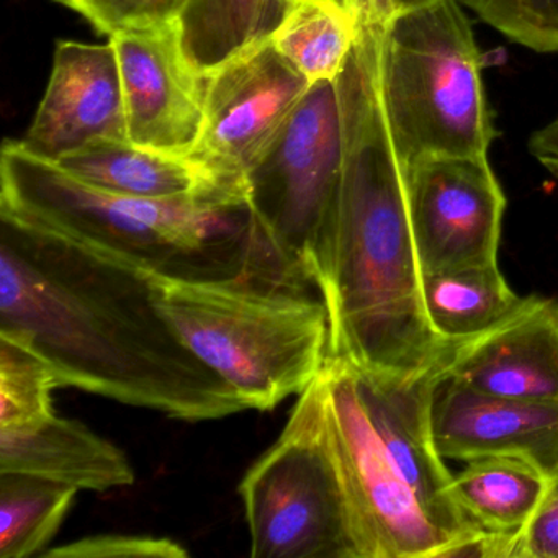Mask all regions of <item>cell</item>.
Listing matches in <instances>:
<instances>
[{"label": "cell", "instance_id": "cell-1", "mask_svg": "<svg viewBox=\"0 0 558 558\" xmlns=\"http://www.w3.org/2000/svg\"><path fill=\"white\" fill-rule=\"evenodd\" d=\"M0 335L37 351L74 387L174 420L246 410L187 348L148 270L45 228L0 217Z\"/></svg>", "mask_w": 558, "mask_h": 558}, {"label": "cell", "instance_id": "cell-2", "mask_svg": "<svg viewBox=\"0 0 558 558\" xmlns=\"http://www.w3.org/2000/svg\"><path fill=\"white\" fill-rule=\"evenodd\" d=\"M378 54L380 31H361L336 81L341 181L308 279L328 308L331 357L398 377L444 374L457 344L440 339L424 312L407 168L385 116Z\"/></svg>", "mask_w": 558, "mask_h": 558}, {"label": "cell", "instance_id": "cell-3", "mask_svg": "<svg viewBox=\"0 0 558 558\" xmlns=\"http://www.w3.org/2000/svg\"><path fill=\"white\" fill-rule=\"evenodd\" d=\"M0 217L45 228L143 269L182 279L287 277L292 264L250 207L220 198L146 201L110 194L5 140Z\"/></svg>", "mask_w": 558, "mask_h": 558}, {"label": "cell", "instance_id": "cell-4", "mask_svg": "<svg viewBox=\"0 0 558 558\" xmlns=\"http://www.w3.org/2000/svg\"><path fill=\"white\" fill-rule=\"evenodd\" d=\"M148 274L168 322L246 410L270 411L302 393L331 359L328 308L306 293V282Z\"/></svg>", "mask_w": 558, "mask_h": 558}, {"label": "cell", "instance_id": "cell-5", "mask_svg": "<svg viewBox=\"0 0 558 558\" xmlns=\"http://www.w3.org/2000/svg\"><path fill=\"white\" fill-rule=\"evenodd\" d=\"M378 77L404 168L437 156H488L496 129L482 54L460 0L397 11L380 31Z\"/></svg>", "mask_w": 558, "mask_h": 558}, {"label": "cell", "instance_id": "cell-6", "mask_svg": "<svg viewBox=\"0 0 558 558\" xmlns=\"http://www.w3.org/2000/svg\"><path fill=\"white\" fill-rule=\"evenodd\" d=\"M253 558H361L328 439L325 378L299 395L277 442L240 485Z\"/></svg>", "mask_w": 558, "mask_h": 558}, {"label": "cell", "instance_id": "cell-7", "mask_svg": "<svg viewBox=\"0 0 558 558\" xmlns=\"http://www.w3.org/2000/svg\"><path fill=\"white\" fill-rule=\"evenodd\" d=\"M323 378L326 430L348 493L361 558L446 557L449 538L391 465L351 362L329 359Z\"/></svg>", "mask_w": 558, "mask_h": 558}, {"label": "cell", "instance_id": "cell-8", "mask_svg": "<svg viewBox=\"0 0 558 558\" xmlns=\"http://www.w3.org/2000/svg\"><path fill=\"white\" fill-rule=\"evenodd\" d=\"M336 81L310 87L250 182L251 211L306 279L310 260L331 221L341 181L342 122Z\"/></svg>", "mask_w": 558, "mask_h": 558}, {"label": "cell", "instance_id": "cell-9", "mask_svg": "<svg viewBox=\"0 0 558 558\" xmlns=\"http://www.w3.org/2000/svg\"><path fill=\"white\" fill-rule=\"evenodd\" d=\"M312 84L269 35L205 73V120L189 158L250 205L251 175L266 161ZM251 208V207H250Z\"/></svg>", "mask_w": 558, "mask_h": 558}, {"label": "cell", "instance_id": "cell-10", "mask_svg": "<svg viewBox=\"0 0 558 558\" xmlns=\"http://www.w3.org/2000/svg\"><path fill=\"white\" fill-rule=\"evenodd\" d=\"M421 272L496 263L506 198L488 156H437L407 169Z\"/></svg>", "mask_w": 558, "mask_h": 558}, {"label": "cell", "instance_id": "cell-11", "mask_svg": "<svg viewBox=\"0 0 558 558\" xmlns=\"http://www.w3.org/2000/svg\"><path fill=\"white\" fill-rule=\"evenodd\" d=\"M122 76L130 142L189 158L205 120V74L185 47L181 21L109 38Z\"/></svg>", "mask_w": 558, "mask_h": 558}, {"label": "cell", "instance_id": "cell-12", "mask_svg": "<svg viewBox=\"0 0 558 558\" xmlns=\"http://www.w3.org/2000/svg\"><path fill=\"white\" fill-rule=\"evenodd\" d=\"M354 372L365 410L391 465L416 496L427 518L449 538L446 557H452L460 545L485 532L460 508L453 495V476L434 444L430 407L442 372L421 377H398L355 367Z\"/></svg>", "mask_w": 558, "mask_h": 558}, {"label": "cell", "instance_id": "cell-13", "mask_svg": "<svg viewBox=\"0 0 558 558\" xmlns=\"http://www.w3.org/2000/svg\"><path fill=\"white\" fill-rule=\"evenodd\" d=\"M130 140L122 76L112 41H58L44 99L24 143L60 161L96 140Z\"/></svg>", "mask_w": 558, "mask_h": 558}, {"label": "cell", "instance_id": "cell-14", "mask_svg": "<svg viewBox=\"0 0 558 558\" xmlns=\"http://www.w3.org/2000/svg\"><path fill=\"white\" fill-rule=\"evenodd\" d=\"M430 427L444 459L514 457L548 478L558 473V401L495 397L442 377L434 390Z\"/></svg>", "mask_w": 558, "mask_h": 558}, {"label": "cell", "instance_id": "cell-15", "mask_svg": "<svg viewBox=\"0 0 558 558\" xmlns=\"http://www.w3.org/2000/svg\"><path fill=\"white\" fill-rule=\"evenodd\" d=\"M444 377L495 397L558 401V302L529 296L482 335L460 342Z\"/></svg>", "mask_w": 558, "mask_h": 558}, {"label": "cell", "instance_id": "cell-16", "mask_svg": "<svg viewBox=\"0 0 558 558\" xmlns=\"http://www.w3.org/2000/svg\"><path fill=\"white\" fill-rule=\"evenodd\" d=\"M0 472L32 473L93 492L135 483L123 450L58 414L27 429L0 430Z\"/></svg>", "mask_w": 558, "mask_h": 558}, {"label": "cell", "instance_id": "cell-17", "mask_svg": "<svg viewBox=\"0 0 558 558\" xmlns=\"http://www.w3.org/2000/svg\"><path fill=\"white\" fill-rule=\"evenodd\" d=\"M57 162L81 181L110 194L146 201L220 198L250 207L227 194L194 159L155 151L130 140H96Z\"/></svg>", "mask_w": 558, "mask_h": 558}, {"label": "cell", "instance_id": "cell-18", "mask_svg": "<svg viewBox=\"0 0 558 558\" xmlns=\"http://www.w3.org/2000/svg\"><path fill=\"white\" fill-rule=\"evenodd\" d=\"M498 263L423 274V305L433 331L460 344L498 325L521 303Z\"/></svg>", "mask_w": 558, "mask_h": 558}, {"label": "cell", "instance_id": "cell-19", "mask_svg": "<svg viewBox=\"0 0 558 558\" xmlns=\"http://www.w3.org/2000/svg\"><path fill=\"white\" fill-rule=\"evenodd\" d=\"M359 35L344 0H282L269 38L280 57L315 86L341 76Z\"/></svg>", "mask_w": 558, "mask_h": 558}, {"label": "cell", "instance_id": "cell-20", "mask_svg": "<svg viewBox=\"0 0 558 558\" xmlns=\"http://www.w3.org/2000/svg\"><path fill=\"white\" fill-rule=\"evenodd\" d=\"M548 476L514 457H482L453 476V495L486 534L519 535L547 489Z\"/></svg>", "mask_w": 558, "mask_h": 558}, {"label": "cell", "instance_id": "cell-21", "mask_svg": "<svg viewBox=\"0 0 558 558\" xmlns=\"http://www.w3.org/2000/svg\"><path fill=\"white\" fill-rule=\"evenodd\" d=\"M80 489L22 472H0V558H28L50 548Z\"/></svg>", "mask_w": 558, "mask_h": 558}, {"label": "cell", "instance_id": "cell-22", "mask_svg": "<svg viewBox=\"0 0 558 558\" xmlns=\"http://www.w3.org/2000/svg\"><path fill=\"white\" fill-rule=\"evenodd\" d=\"M282 0H194L182 17L185 47L202 73L267 37Z\"/></svg>", "mask_w": 558, "mask_h": 558}, {"label": "cell", "instance_id": "cell-23", "mask_svg": "<svg viewBox=\"0 0 558 558\" xmlns=\"http://www.w3.org/2000/svg\"><path fill=\"white\" fill-rule=\"evenodd\" d=\"M53 367L37 351L0 335V430H21L54 416Z\"/></svg>", "mask_w": 558, "mask_h": 558}, {"label": "cell", "instance_id": "cell-24", "mask_svg": "<svg viewBox=\"0 0 558 558\" xmlns=\"http://www.w3.org/2000/svg\"><path fill=\"white\" fill-rule=\"evenodd\" d=\"M485 24L535 53H558V0H460Z\"/></svg>", "mask_w": 558, "mask_h": 558}, {"label": "cell", "instance_id": "cell-25", "mask_svg": "<svg viewBox=\"0 0 558 558\" xmlns=\"http://www.w3.org/2000/svg\"><path fill=\"white\" fill-rule=\"evenodd\" d=\"M80 14L99 35L122 34L182 21L194 0H54Z\"/></svg>", "mask_w": 558, "mask_h": 558}, {"label": "cell", "instance_id": "cell-26", "mask_svg": "<svg viewBox=\"0 0 558 558\" xmlns=\"http://www.w3.org/2000/svg\"><path fill=\"white\" fill-rule=\"evenodd\" d=\"M47 558H182L187 548L168 537L151 535H89L68 545L48 548Z\"/></svg>", "mask_w": 558, "mask_h": 558}, {"label": "cell", "instance_id": "cell-27", "mask_svg": "<svg viewBox=\"0 0 558 558\" xmlns=\"http://www.w3.org/2000/svg\"><path fill=\"white\" fill-rule=\"evenodd\" d=\"M518 558H558V473L519 534Z\"/></svg>", "mask_w": 558, "mask_h": 558}, {"label": "cell", "instance_id": "cell-28", "mask_svg": "<svg viewBox=\"0 0 558 558\" xmlns=\"http://www.w3.org/2000/svg\"><path fill=\"white\" fill-rule=\"evenodd\" d=\"M361 31H381L397 14L395 0H344Z\"/></svg>", "mask_w": 558, "mask_h": 558}, {"label": "cell", "instance_id": "cell-29", "mask_svg": "<svg viewBox=\"0 0 558 558\" xmlns=\"http://www.w3.org/2000/svg\"><path fill=\"white\" fill-rule=\"evenodd\" d=\"M529 153L550 171L558 172V117L529 138Z\"/></svg>", "mask_w": 558, "mask_h": 558}, {"label": "cell", "instance_id": "cell-30", "mask_svg": "<svg viewBox=\"0 0 558 558\" xmlns=\"http://www.w3.org/2000/svg\"><path fill=\"white\" fill-rule=\"evenodd\" d=\"M397 2V9H407L413 8V5L423 4V2H427V0H395Z\"/></svg>", "mask_w": 558, "mask_h": 558}]
</instances>
